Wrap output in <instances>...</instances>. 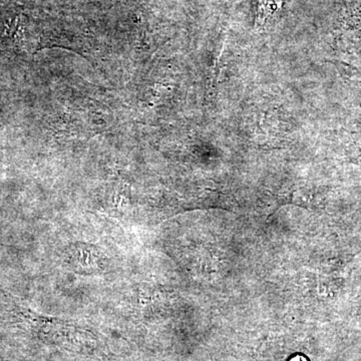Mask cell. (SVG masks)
I'll list each match as a JSON object with an SVG mask.
<instances>
[{"label":"cell","mask_w":361,"mask_h":361,"mask_svg":"<svg viewBox=\"0 0 361 361\" xmlns=\"http://www.w3.org/2000/svg\"><path fill=\"white\" fill-rule=\"evenodd\" d=\"M269 1L273 2V4H276V0H263L262 4L263 6H267L268 4H269Z\"/></svg>","instance_id":"cell-2"},{"label":"cell","mask_w":361,"mask_h":361,"mask_svg":"<svg viewBox=\"0 0 361 361\" xmlns=\"http://www.w3.org/2000/svg\"><path fill=\"white\" fill-rule=\"evenodd\" d=\"M292 361H307L305 358L301 357V356H297V357L292 360Z\"/></svg>","instance_id":"cell-3"},{"label":"cell","mask_w":361,"mask_h":361,"mask_svg":"<svg viewBox=\"0 0 361 361\" xmlns=\"http://www.w3.org/2000/svg\"><path fill=\"white\" fill-rule=\"evenodd\" d=\"M71 256L80 269L85 271H97L103 262V256L99 251L94 247L87 245L73 247L71 250Z\"/></svg>","instance_id":"cell-1"}]
</instances>
